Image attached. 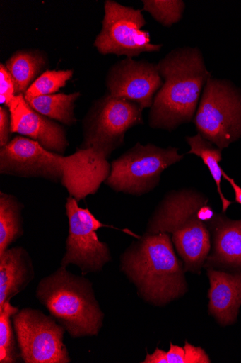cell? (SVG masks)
<instances>
[{"label": "cell", "instance_id": "3957f363", "mask_svg": "<svg viewBox=\"0 0 241 363\" xmlns=\"http://www.w3.org/2000/svg\"><path fill=\"white\" fill-rule=\"evenodd\" d=\"M208 203V198L194 189L171 191L158 206L147 226V234L171 235L186 271H199L211 250L210 230L198 217L199 209Z\"/></svg>", "mask_w": 241, "mask_h": 363}, {"label": "cell", "instance_id": "7c38bea8", "mask_svg": "<svg viewBox=\"0 0 241 363\" xmlns=\"http://www.w3.org/2000/svg\"><path fill=\"white\" fill-rule=\"evenodd\" d=\"M163 84L157 64L129 57L113 65L106 79L109 94L134 103L143 111L152 107Z\"/></svg>", "mask_w": 241, "mask_h": 363}, {"label": "cell", "instance_id": "d4e9b609", "mask_svg": "<svg viewBox=\"0 0 241 363\" xmlns=\"http://www.w3.org/2000/svg\"><path fill=\"white\" fill-rule=\"evenodd\" d=\"M167 363H210L211 359L205 351L186 342L184 347L170 343L166 352Z\"/></svg>", "mask_w": 241, "mask_h": 363}, {"label": "cell", "instance_id": "ffe728a7", "mask_svg": "<svg viewBox=\"0 0 241 363\" xmlns=\"http://www.w3.org/2000/svg\"><path fill=\"white\" fill-rule=\"evenodd\" d=\"M23 208L16 196L0 192V255L23 236Z\"/></svg>", "mask_w": 241, "mask_h": 363}, {"label": "cell", "instance_id": "6da1fadb", "mask_svg": "<svg viewBox=\"0 0 241 363\" xmlns=\"http://www.w3.org/2000/svg\"><path fill=\"white\" fill-rule=\"evenodd\" d=\"M157 65L163 84L155 96L148 124L171 132L194 121L204 87L212 74L198 48L175 49Z\"/></svg>", "mask_w": 241, "mask_h": 363}, {"label": "cell", "instance_id": "5b68a950", "mask_svg": "<svg viewBox=\"0 0 241 363\" xmlns=\"http://www.w3.org/2000/svg\"><path fill=\"white\" fill-rule=\"evenodd\" d=\"M198 134L221 150L241 138V89L226 79H209L193 121Z\"/></svg>", "mask_w": 241, "mask_h": 363}, {"label": "cell", "instance_id": "5bb4252c", "mask_svg": "<svg viewBox=\"0 0 241 363\" xmlns=\"http://www.w3.org/2000/svg\"><path fill=\"white\" fill-rule=\"evenodd\" d=\"M58 157L64 172L61 183L78 202L88 195L95 194L111 172L112 164L107 158L91 149L78 148L72 155H58Z\"/></svg>", "mask_w": 241, "mask_h": 363}, {"label": "cell", "instance_id": "9c48e42d", "mask_svg": "<svg viewBox=\"0 0 241 363\" xmlns=\"http://www.w3.org/2000/svg\"><path fill=\"white\" fill-rule=\"evenodd\" d=\"M65 208L69 230L61 267L73 264L83 276L100 272L112 260V255L109 245L100 241L97 232L102 227L116 228L102 224L88 208H81L72 196L66 198Z\"/></svg>", "mask_w": 241, "mask_h": 363}, {"label": "cell", "instance_id": "ba28073f", "mask_svg": "<svg viewBox=\"0 0 241 363\" xmlns=\"http://www.w3.org/2000/svg\"><path fill=\"white\" fill-rule=\"evenodd\" d=\"M142 11L107 0L102 28L93 44L98 52L133 58L161 50L163 45L153 44L150 33L142 29L147 23Z\"/></svg>", "mask_w": 241, "mask_h": 363}, {"label": "cell", "instance_id": "52a82bcc", "mask_svg": "<svg viewBox=\"0 0 241 363\" xmlns=\"http://www.w3.org/2000/svg\"><path fill=\"white\" fill-rule=\"evenodd\" d=\"M177 147L163 148L137 143L112 162L110 177L105 182L117 192L142 196L155 189L164 171L181 161L184 155Z\"/></svg>", "mask_w": 241, "mask_h": 363}, {"label": "cell", "instance_id": "30bf717a", "mask_svg": "<svg viewBox=\"0 0 241 363\" xmlns=\"http://www.w3.org/2000/svg\"><path fill=\"white\" fill-rule=\"evenodd\" d=\"M13 323L21 359L25 363H70L64 343L65 328L37 309L19 310Z\"/></svg>", "mask_w": 241, "mask_h": 363}, {"label": "cell", "instance_id": "f1b7e54d", "mask_svg": "<svg viewBox=\"0 0 241 363\" xmlns=\"http://www.w3.org/2000/svg\"><path fill=\"white\" fill-rule=\"evenodd\" d=\"M223 177L227 180L231 185L235 196V201L241 205V187H240L235 182L230 178L224 172H223Z\"/></svg>", "mask_w": 241, "mask_h": 363}, {"label": "cell", "instance_id": "603a6c76", "mask_svg": "<svg viewBox=\"0 0 241 363\" xmlns=\"http://www.w3.org/2000/svg\"><path fill=\"white\" fill-rule=\"evenodd\" d=\"M143 11L149 13L159 23L170 27L180 22L186 9L182 0H143Z\"/></svg>", "mask_w": 241, "mask_h": 363}, {"label": "cell", "instance_id": "8fae6325", "mask_svg": "<svg viewBox=\"0 0 241 363\" xmlns=\"http://www.w3.org/2000/svg\"><path fill=\"white\" fill-rule=\"evenodd\" d=\"M0 174L19 178L43 179L61 182L64 172L58 154L37 142L17 136L0 147Z\"/></svg>", "mask_w": 241, "mask_h": 363}, {"label": "cell", "instance_id": "7402d4cb", "mask_svg": "<svg viewBox=\"0 0 241 363\" xmlns=\"http://www.w3.org/2000/svg\"><path fill=\"white\" fill-rule=\"evenodd\" d=\"M19 311L11 301L0 308V362H19L21 356L15 338L13 316Z\"/></svg>", "mask_w": 241, "mask_h": 363}, {"label": "cell", "instance_id": "4316f807", "mask_svg": "<svg viewBox=\"0 0 241 363\" xmlns=\"http://www.w3.org/2000/svg\"><path fill=\"white\" fill-rule=\"evenodd\" d=\"M11 117L10 109L6 106L0 107V147L7 145L11 142Z\"/></svg>", "mask_w": 241, "mask_h": 363}, {"label": "cell", "instance_id": "44dd1931", "mask_svg": "<svg viewBox=\"0 0 241 363\" xmlns=\"http://www.w3.org/2000/svg\"><path fill=\"white\" fill-rule=\"evenodd\" d=\"M186 140L190 147L188 154L195 155L200 157L205 166L208 168L216 184L218 192L223 203V211L225 212L232 203L226 199L221 190L223 171L221 168L219 162L222 160V150L199 134L193 137H187Z\"/></svg>", "mask_w": 241, "mask_h": 363}, {"label": "cell", "instance_id": "484cf974", "mask_svg": "<svg viewBox=\"0 0 241 363\" xmlns=\"http://www.w3.org/2000/svg\"><path fill=\"white\" fill-rule=\"evenodd\" d=\"M16 96L13 79L4 63L0 64V103L9 108Z\"/></svg>", "mask_w": 241, "mask_h": 363}, {"label": "cell", "instance_id": "9a60e30c", "mask_svg": "<svg viewBox=\"0 0 241 363\" xmlns=\"http://www.w3.org/2000/svg\"><path fill=\"white\" fill-rule=\"evenodd\" d=\"M35 277L29 252L21 246L0 255V308L23 291Z\"/></svg>", "mask_w": 241, "mask_h": 363}, {"label": "cell", "instance_id": "e0dca14e", "mask_svg": "<svg viewBox=\"0 0 241 363\" xmlns=\"http://www.w3.org/2000/svg\"><path fill=\"white\" fill-rule=\"evenodd\" d=\"M213 228V251L206 259L209 265L241 268V220H230L223 217L211 220Z\"/></svg>", "mask_w": 241, "mask_h": 363}, {"label": "cell", "instance_id": "8992f818", "mask_svg": "<svg viewBox=\"0 0 241 363\" xmlns=\"http://www.w3.org/2000/svg\"><path fill=\"white\" fill-rule=\"evenodd\" d=\"M143 110L137 104L108 93L94 101L83 120L82 150H93L108 159L124 144L130 128L144 124Z\"/></svg>", "mask_w": 241, "mask_h": 363}, {"label": "cell", "instance_id": "cb8c5ba5", "mask_svg": "<svg viewBox=\"0 0 241 363\" xmlns=\"http://www.w3.org/2000/svg\"><path fill=\"white\" fill-rule=\"evenodd\" d=\"M74 75L73 70L47 71L27 90L24 96H39L54 94L66 85Z\"/></svg>", "mask_w": 241, "mask_h": 363}, {"label": "cell", "instance_id": "d6986e66", "mask_svg": "<svg viewBox=\"0 0 241 363\" xmlns=\"http://www.w3.org/2000/svg\"><path fill=\"white\" fill-rule=\"evenodd\" d=\"M82 94H54L39 96H24L27 104L42 115L65 125L77 123L75 113L76 104Z\"/></svg>", "mask_w": 241, "mask_h": 363}, {"label": "cell", "instance_id": "4fadbf2b", "mask_svg": "<svg viewBox=\"0 0 241 363\" xmlns=\"http://www.w3.org/2000/svg\"><path fill=\"white\" fill-rule=\"evenodd\" d=\"M12 133L37 142L48 151L63 155L69 145L65 128L33 110L24 95H16L9 108Z\"/></svg>", "mask_w": 241, "mask_h": 363}, {"label": "cell", "instance_id": "2e32d148", "mask_svg": "<svg viewBox=\"0 0 241 363\" xmlns=\"http://www.w3.org/2000/svg\"><path fill=\"white\" fill-rule=\"evenodd\" d=\"M211 313L223 325L233 323L241 305V273L209 270Z\"/></svg>", "mask_w": 241, "mask_h": 363}, {"label": "cell", "instance_id": "7a4b0ae2", "mask_svg": "<svg viewBox=\"0 0 241 363\" xmlns=\"http://www.w3.org/2000/svg\"><path fill=\"white\" fill-rule=\"evenodd\" d=\"M122 271L134 284L142 298L163 306L184 292L183 264L167 233H146L121 257Z\"/></svg>", "mask_w": 241, "mask_h": 363}, {"label": "cell", "instance_id": "277c9868", "mask_svg": "<svg viewBox=\"0 0 241 363\" xmlns=\"http://www.w3.org/2000/svg\"><path fill=\"white\" fill-rule=\"evenodd\" d=\"M36 296L71 338L98 335L105 313L88 279L61 267L40 281Z\"/></svg>", "mask_w": 241, "mask_h": 363}, {"label": "cell", "instance_id": "83f0119b", "mask_svg": "<svg viewBox=\"0 0 241 363\" xmlns=\"http://www.w3.org/2000/svg\"><path fill=\"white\" fill-rule=\"evenodd\" d=\"M143 363H167L166 361V352L159 348H156L155 352L149 354H147L146 359Z\"/></svg>", "mask_w": 241, "mask_h": 363}, {"label": "cell", "instance_id": "ac0fdd59", "mask_svg": "<svg viewBox=\"0 0 241 363\" xmlns=\"http://www.w3.org/2000/svg\"><path fill=\"white\" fill-rule=\"evenodd\" d=\"M6 66L16 86V95H25L27 90L49 68V59L44 50L21 49L6 61Z\"/></svg>", "mask_w": 241, "mask_h": 363}]
</instances>
